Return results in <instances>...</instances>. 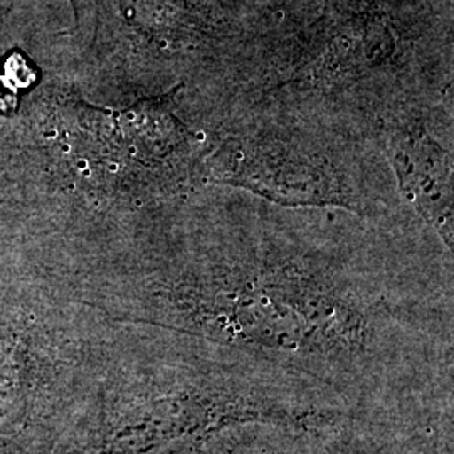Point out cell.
<instances>
[{
    "label": "cell",
    "instance_id": "obj_4",
    "mask_svg": "<svg viewBox=\"0 0 454 454\" xmlns=\"http://www.w3.org/2000/svg\"><path fill=\"white\" fill-rule=\"evenodd\" d=\"M234 454H285L281 453V451H278V450H271V448H258V446H249V448H239L238 451Z\"/></svg>",
    "mask_w": 454,
    "mask_h": 454
},
{
    "label": "cell",
    "instance_id": "obj_2",
    "mask_svg": "<svg viewBox=\"0 0 454 454\" xmlns=\"http://www.w3.org/2000/svg\"><path fill=\"white\" fill-rule=\"evenodd\" d=\"M389 155L399 184L422 217L453 246L451 157L419 129L389 137Z\"/></svg>",
    "mask_w": 454,
    "mask_h": 454
},
{
    "label": "cell",
    "instance_id": "obj_1",
    "mask_svg": "<svg viewBox=\"0 0 454 454\" xmlns=\"http://www.w3.org/2000/svg\"><path fill=\"white\" fill-rule=\"evenodd\" d=\"M187 317L191 330L300 365H350L369 343L358 309L328 286L286 270L189 288Z\"/></svg>",
    "mask_w": 454,
    "mask_h": 454
},
{
    "label": "cell",
    "instance_id": "obj_3",
    "mask_svg": "<svg viewBox=\"0 0 454 454\" xmlns=\"http://www.w3.org/2000/svg\"><path fill=\"white\" fill-rule=\"evenodd\" d=\"M325 454H380L375 448L367 446L362 441H345L340 444H333Z\"/></svg>",
    "mask_w": 454,
    "mask_h": 454
}]
</instances>
